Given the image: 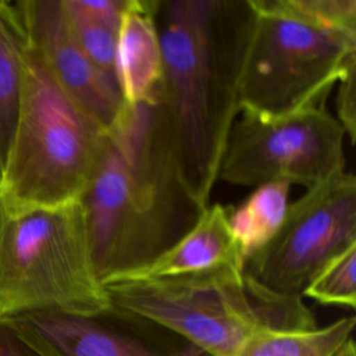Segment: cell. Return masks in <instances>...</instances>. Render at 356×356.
<instances>
[{
	"mask_svg": "<svg viewBox=\"0 0 356 356\" xmlns=\"http://www.w3.org/2000/svg\"><path fill=\"white\" fill-rule=\"evenodd\" d=\"M129 1L131 0H75L76 6L85 14L117 31Z\"/></svg>",
	"mask_w": 356,
	"mask_h": 356,
	"instance_id": "obj_20",
	"label": "cell"
},
{
	"mask_svg": "<svg viewBox=\"0 0 356 356\" xmlns=\"http://www.w3.org/2000/svg\"><path fill=\"white\" fill-rule=\"evenodd\" d=\"M157 0H131L115 44V81L124 104L134 106L160 92L163 54L156 24Z\"/></svg>",
	"mask_w": 356,
	"mask_h": 356,
	"instance_id": "obj_11",
	"label": "cell"
},
{
	"mask_svg": "<svg viewBox=\"0 0 356 356\" xmlns=\"http://www.w3.org/2000/svg\"><path fill=\"white\" fill-rule=\"evenodd\" d=\"M356 318L342 317L323 328L263 331L250 337L235 356H332L349 339Z\"/></svg>",
	"mask_w": 356,
	"mask_h": 356,
	"instance_id": "obj_15",
	"label": "cell"
},
{
	"mask_svg": "<svg viewBox=\"0 0 356 356\" xmlns=\"http://www.w3.org/2000/svg\"><path fill=\"white\" fill-rule=\"evenodd\" d=\"M345 131L314 106L280 118L239 113L218 170V181L256 188L285 181L306 189L345 168Z\"/></svg>",
	"mask_w": 356,
	"mask_h": 356,
	"instance_id": "obj_8",
	"label": "cell"
},
{
	"mask_svg": "<svg viewBox=\"0 0 356 356\" xmlns=\"http://www.w3.org/2000/svg\"><path fill=\"white\" fill-rule=\"evenodd\" d=\"M103 285L150 264L181 239L202 210L184 179L175 131L160 92L124 104L104 131L93 179L82 197Z\"/></svg>",
	"mask_w": 356,
	"mask_h": 356,
	"instance_id": "obj_1",
	"label": "cell"
},
{
	"mask_svg": "<svg viewBox=\"0 0 356 356\" xmlns=\"http://www.w3.org/2000/svg\"><path fill=\"white\" fill-rule=\"evenodd\" d=\"M4 320L44 356H211L172 330L114 305L93 314L31 310Z\"/></svg>",
	"mask_w": 356,
	"mask_h": 356,
	"instance_id": "obj_9",
	"label": "cell"
},
{
	"mask_svg": "<svg viewBox=\"0 0 356 356\" xmlns=\"http://www.w3.org/2000/svg\"><path fill=\"white\" fill-rule=\"evenodd\" d=\"M104 129L56 85L29 44L15 129L0 171V206L32 210L82 200Z\"/></svg>",
	"mask_w": 356,
	"mask_h": 356,
	"instance_id": "obj_4",
	"label": "cell"
},
{
	"mask_svg": "<svg viewBox=\"0 0 356 356\" xmlns=\"http://www.w3.org/2000/svg\"><path fill=\"white\" fill-rule=\"evenodd\" d=\"M220 267L243 270V260L228 224V207L210 203L181 239L150 264L122 280L177 277Z\"/></svg>",
	"mask_w": 356,
	"mask_h": 356,
	"instance_id": "obj_12",
	"label": "cell"
},
{
	"mask_svg": "<svg viewBox=\"0 0 356 356\" xmlns=\"http://www.w3.org/2000/svg\"><path fill=\"white\" fill-rule=\"evenodd\" d=\"M28 49V32L18 1L0 0V171L17 124Z\"/></svg>",
	"mask_w": 356,
	"mask_h": 356,
	"instance_id": "obj_13",
	"label": "cell"
},
{
	"mask_svg": "<svg viewBox=\"0 0 356 356\" xmlns=\"http://www.w3.org/2000/svg\"><path fill=\"white\" fill-rule=\"evenodd\" d=\"M285 13L324 28L356 33V0H274Z\"/></svg>",
	"mask_w": 356,
	"mask_h": 356,
	"instance_id": "obj_18",
	"label": "cell"
},
{
	"mask_svg": "<svg viewBox=\"0 0 356 356\" xmlns=\"http://www.w3.org/2000/svg\"><path fill=\"white\" fill-rule=\"evenodd\" d=\"M335 86V118L343 128L350 145H353L356 136V65L348 68Z\"/></svg>",
	"mask_w": 356,
	"mask_h": 356,
	"instance_id": "obj_19",
	"label": "cell"
},
{
	"mask_svg": "<svg viewBox=\"0 0 356 356\" xmlns=\"http://www.w3.org/2000/svg\"><path fill=\"white\" fill-rule=\"evenodd\" d=\"M356 245V178L345 168L289 203L274 238L243 264V274L263 291L303 299L314 277Z\"/></svg>",
	"mask_w": 356,
	"mask_h": 356,
	"instance_id": "obj_7",
	"label": "cell"
},
{
	"mask_svg": "<svg viewBox=\"0 0 356 356\" xmlns=\"http://www.w3.org/2000/svg\"><path fill=\"white\" fill-rule=\"evenodd\" d=\"M110 306L81 200L32 210L0 206V318L31 310L93 314Z\"/></svg>",
	"mask_w": 356,
	"mask_h": 356,
	"instance_id": "obj_5",
	"label": "cell"
},
{
	"mask_svg": "<svg viewBox=\"0 0 356 356\" xmlns=\"http://www.w3.org/2000/svg\"><path fill=\"white\" fill-rule=\"evenodd\" d=\"M61 3L71 33L85 56L100 72L117 83L115 44L118 31L85 14L75 0H61Z\"/></svg>",
	"mask_w": 356,
	"mask_h": 356,
	"instance_id": "obj_16",
	"label": "cell"
},
{
	"mask_svg": "<svg viewBox=\"0 0 356 356\" xmlns=\"http://www.w3.org/2000/svg\"><path fill=\"white\" fill-rule=\"evenodd\" d=\"M332 356H356V348L353 339H349L338 352H335Z\"/></svg>",
	"mask_w": 356,
	"mask_h": 356,
	"instance_id": "obj_22",
	"label": "cell"
},
{
	"mask_svg": "<svg viewBox=\"0 0 356 356\" xmlns=\"http://www.w3.org/2000/svg\"><path fill=\"white\" fill-rule=\"evenodd\" d=\"M0 356H44L7 320L0 318Z\"/></svg>",
	"mask_w": 356,
	"mask_h": 356,
	"instance_id": "obj_21",
	"label": "cell"
},
{
	"mask_svg": "<svg viewBox=\"0 0 356 356\" xmlns=\"http://www.w3.org/2000/svg\"><path fill=\"white\" fill-rule=\"evenodd\" d=\"M29 44L65 96L104 131L122 110L118 86L85 56L68 26L61 0H21Z\"/></svg>",
	"mask_w": 356,
	"mask_h": 356,
	"instance_id": "obj_10",
	"label": "cell"
},
{
	"mask_svg": "<svg viewBox=\"0 0 356 356\" xmlns=\"http://www.w3.org/2000/svg\"><path fill=\"white\" fill-rule=\"evenodd\" d=\"M253 22L239 79V113L280 118L325 104L356 65V33L324 28L250 0Z\"/></svg>",
	"mask_w": 356,
	"mask_h": 356,
	"instance_id": "obj_6",
	"label": "cell"
},
{
	"mask_svg": "<svg viewBox=\"0 0 356 356\" xmlns=\"http://www.w3.org/2000/svg\"><path fill=\"white\" fill-rule=\"evenodd\" d=\"M291 184L273 181L259 185L238 206L228 207V224L245 261L278 232L289 206Z\"/></svg>",
	"mask_w": 356,
	"mask_h": 356,
	"instance_id": "obj_14",
	"label": "cell"
},
{
	"mask_svg": "<svg viewBox=\"0 0 356 356\" xmlns=\"http://www.w3.org/2000/svg\"><path fill=\"white\" fill-rule=\"evenodd\" d=\"M356 245L335 256L310 282L305 295L323 305L356 306Z\"/></svg>",
	"mask_w": 356,
	"mask_h": 356,
	"instance_id": "obj_17",
	"label": "cell"
},
{
	"mask_svg": "<svg viewBox=\"0 0 356 356\" xmlns=\"http://www.w3.org/2000/svg\"><path fill=\"white\" fill-rule=\"evenodd\" d=\"M104 286L111 305L172 330L211 356H235L250 337L263 331L317 327L303 299L274 296L235 267L121 280Z\"/></svg>",
	"mask_w": 356,
	"mask_h": 356,
	"instance_id": "obj_3",
	"label": "cell"
},
{
	"mask_svg": "<svg viewBox=\"0 0 356 356\" xmlns=\"http://www.w3.org/2000/svg\"><path fill=\"white\" fill-rule=\"evenodd\" d=\"M252 22L250 0H157L160 96L175 131L185 184L202 210L210 204L239 115Z\"/></svg>",
	"mask_w": 356,
	"mask_h": 356,
	"instance_id": "obj_2",
	"label": "cell"
}]
</instances>
